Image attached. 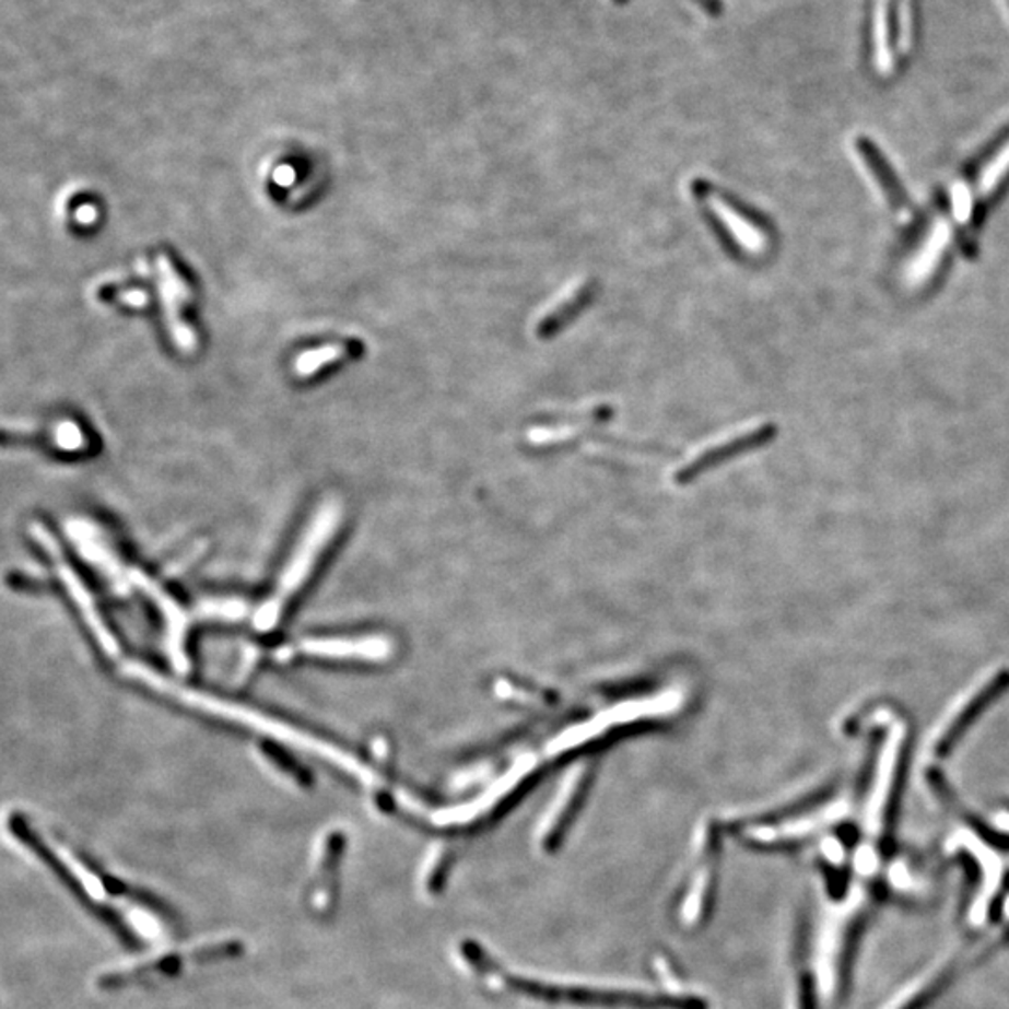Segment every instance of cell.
<instances>
[{"instance_id": "6da1fadb", "label": "cell", "mask_w": 1009, "mask_h": 1009, "mask_svg": "<svg viewBox=\"0 0 1009 1009\" xmlns=\"http://www.w3.org/2000/svg\"><path fill=\"white\" fill-rule=\"evenodd\" d=\"M460 955L477 976L503 990H511L520 997L535 998L542 1002L571 1004L585 1008H624V1009H705V1002L690 997H653L647 993L631 990L598 989L585 985H560L535 982L528 977L515 976L505 972L492 961L481 946L464 942Z\"/></svg>"}, {"instance_id": "7a4b0ae2", "label": "cell", "mask_w": 1009, "mask_h": 1009, "mask_svg": "<svg viewBox=\"0 0 1009 1009\" xmlns=\"http://www.w3.org/2000/svg\"><path fill=\"white\" fill-rule=\"evenodd\" d=\"M10 829H12L13 836L17 837V840L25 845L26 849L33 850L34 855L38 856L39 860H42V864L49 868V871L57 877L58 882L64 884L68 894H70L73 900L78 901L79 906L83 908L84 913L92 916L96 922H99V924H102L126 950H129V952H141L142 948H144V942H142L141 937L124 922L122 916L116 913L113 906L105 905L102 901L96 900V897L91 894V890L84 887L83 881L79 879L78 875L73 873V871L66 866V861L62 860V858H58L57 853H55L47 843H44V840H42L28 824H25L23 819L13 817Z\"/></svg>"}, {"instance_id": "3957f363", "label": "cell", "mask_w": 1009, "mask_h": 1009, "mask_svg": "<svg viewBox=\"0 0 1009 1009\" xmlns=\"http://www.w3.org/2000/svg\"><path fill=\"white\" fill-rule=\"evenodd\" d=\"M245 945L242 940H219L212 945L199 946L191 952L171 953L141 964L128 971L105 972L97 977V989L122 990L131 987H144L155 982H165L168 977L180 976L189 966H207V964L225 963L232 959L242 958Z\"/></svg>"}, {"instance_id": "277c9868", "label": "cell", "mask_w": 1009, "mask_h": 1009, "mask_svg": "<svg viewBox=\"0 0 1009 1009\" xmlns=\"http://www.w3.org/2000/svg\"><path fill=\"white\" fill-rule=\"evenodd\" d=\"M692 193L701 212H705L714 231L720 234L721 238L750 257H759L766 251V232L752 218H748L735 202L718 193L705 180H695L692 184Z\"/></svg>"}, {"instance_id": "5b68a950", "label": "cell", "mask_w": 1009, "mask_h": 1009, "mask_svg": "<svg viewBox=\"0 0 1009 1009\" xmlns=\"http://www.w3.org/2000/svg\"><path fill=\"white\" fill-rule=\"evenodd\" d=\"M155 270H157V289H160L163 318L167 324L171 339H173L178 350L186 352V354H193L197 347H199V337H197V331L191 328V324L184 316V310H186L191 297H193L191 286L187 284L180 271L176 270V266H174L167 253L157 255Z\"/></svg>"}, {"instance_id": "8992f818", "label": "cell", "mask_w": 1009, "mask_h": 1009, "mask_svg": "<svg viewBox=\"0 0 1009 1009\" xmlns=\"http://www.w3.org/2000/svg\"><path fill=\"white\" fill-rule=\"evenodd\" d=\"M347 850V840L342 834H331L324 845L320 866L316 869V877L307 894V906L310 914L320 922L333 918L339 900H341V866L342 856Z\"/></svg>"}, {"instance_id": "52a82bcc", "label": "cell", "mask_w": 1009, "mask_h": 1009, "mask_svg": "<svg viewBox=\"0 0 1009 1009\" xmlns=\"http://www.w3.org/2000/svg\"><path fill=\"white\" fill-rule=\"evenodd\" d=\"M79 860L83 861L84 868L89 869L94 877H96L99 884L104 887L105 892L115 897V900L129 901L133 905L141 906L144 911L154 914L161 922H165V926L171 929V931L178 937V932H184V926H181L180 914L174 911L173 906L168 905L167 901L161 900L160 895L150 892L146 888L136 887V884H129V882L118 879L115 875L109 873L107 869L97 866L96 861L86 858V856H81Z\"/></svg>"}, {"instance_id": "ba28073f", "label": "cell", "mask_w": 1009, "mask_h": 1009, "mask_svg": "<svg viewBox=\"0 0 1009 1009\" xmlns=\"http://www.w3.org/2000/svg\"><path fill=\"white\" fill-rule=\"evenodd\" d=\"M714 849H716L714 843H711V847H705L701 856L703 861L694 869V877L690 879L682 892L679 918L684 927L695 929V927L703 926V922H707L708 914L713 911L714 895H716Z\"/></svg>"}, {"instance_id": "9c48e42d", "label": "cell", "mask_w": 1009, "mask_h": 1009, "mask_svg": "<svg viewBox=\"0 0 1009 1009\" xmlns=\"http://www.w3.org/2000/svg\"><path fill=\"white\" fill-rule=\"evenodd\" d=\"M595 297H597V283L593 281L579 283L540 316L535 333L539 339H552L568 324H573V320H576L591 305Z\"/></svg>"}, {"instance_id": "30bf717a", "label": "cell", "mask_w": 1009, "mask_h": 1009, "mask_svg": "<svg viewBox=\"0 0 1009 1009\" xmlns=\"http://www.w3.org/2000/svg\"><path fill=\"white\" fill-rule=\"evenodd\" d=\"M1008 689L1009 673L1008 671H1002L985 689L977 692L976 697L963 708V713L959 714L958 718L946 729L945 735L940 737L939 744H937V753H939L940 758L952 752L953 746L958 744L959 739L966 734V729H969L972 721H976L985 708L993 705Z\"/></svg>"}, {"instance_id": "8fae6325", "label": "cell", "mask_w": 1009, "mask_h": 1009, "mask_svg": "<svg viewBox=\"0 0 1009 1009\" xmlns=\"http://www.w3.org/2000/svg\"><path fill=\"white\" fill-rule=\"evenodd\" d=\"M950 239H952V226L948 225L945 219H939L932 225L931 232L927 234L924 245L914 255L911 265L906 266L905 279L908 286H922L929 281L932 271L939 268Z\"/></svg>"}, {"instance_id": "7c38bea8", "label": "cell", "mask_w": 1009, "mask_h": 1009, "mask_svg": "<svg viewBox=\"0 0 1009 1009\" xmlns=\"http://www.w3.org/2000/svg\"><path fill=\"white\" fill-rule=\"evenodd\" d=\"M766 426H758V429H752V431H742L735 436L729 437L726 442L721 444L713 445L708 449L701 450L700 455L692 460V462L687 464L684 468H681L679 471V479L681 481H687V479H692L695 473L705 470L708 466L713 464L720 462L724 458L729 457L731 453H739V450L748 449L752 447L753 444H759L761 439H765Z\"/></svg>"}, {"instance_id": "4fadbf2b", "label": "cell", "mask_w": 1009, "mask_h": 1009, "mask_svg": "<svg viewBox=\"0 0 1009 1009\" xmlns=\"http://www.w3.org/2000/svg\"><path fill=\"white\" fill-rule=\"evenodd\" d=\"M360 347L355 342H331V344H321L318 348H309L302 354H297L292 361V371L297 378H310L320 373L326 365H333L337 361L347 360L357 354Z\"/></svg>"}, {"instance_id": "5bb4252c", "label": "cell", "mask_w": 1009, "mask_h": 1009, "mask_svg": "<svg viewBox=\"0 0 1009 1009\" xmlns=\"http://www.w3.org/2000/svg\"><path fill=\"white\" fill-rule=\"evenodd\" d=\"M890 0H875L873 44L875 64L882 75H888L894 68L892 34H890Z\"/></svg>"}, {"instance_id": "9a60e30c", "label": "cell", "mask_w": 1009, "mask_h": 1009, "mask_svg": "<svg viewBox=\"0 0 1009 1009\" xmlns=\"http://www.w3.org/2000/svg\"><path fill=\"white\" fill-rule=\"evenodd\" d=\"M1009 173V141L1004 149L998 150L997 155L982 168L979 178H977V193L982 197H989L1004 176Z\"/></svg>"}, {"instance_id": "2e32d148", "label": "cell", "mask_w": 1009, "mask_h": 1009, "mask_svg": "<svg viewBox=\"0 0 1009 1009\" xmlns=\"http://www.w3.org/2000/svg\"><path fill=\"white\" fill-rule=\"evenodd\" d=\"M950 202H952V213L955 221L961 225H966L971 221L972 212H974V197H972V189L969 184H964V181L953 184L952 189H950Z\"/></svg>"}, {"instance_id": "e0dca14e", "label": "cell", "mask_w": 1009, "mask_h": 1009, "mask_svg": "<svg viewBox=\"0 0 1009 1009\" xmlns=\"http://www.w3.org/2000/svg\"><path fill=\"white\" fill-rule=\"evenodd\" d=\"M55 442L60 449L79 450L83 449L84 432L75 421H60L55 426Z\"/></svg>"}, {"instance_id": "ac0fdd59", "label": "cell", "mask_w": 1009, "mask_h": 1009, "mask_svg": "<svg viewBox=\"0 0 1009 1009\" xmlns=\"http://www.w3.org/2000/svg\"><path fill=\"white\" fill-rule=\"evenodd\" d=\"M897 26H900L901 51H911L913 47V0L897 2Z\"/></svg>"}, {"instance_id": "d6986e66", "label": "cell", "mask_w": 1009, "mask_h": 1009, "mask_svg": "<svg viewBox=\"0 0 1009 1009\" xmlns=\"http://www.w3.org/2000/svg\"><path fill=\"white\" fill-rule=\"evenodd\" d=\"M791 1009H816V1006H813V993H811L810 974H808V972L798 971L797 976H795Z\"/></svg>"}, {"instance_id": "ffe728a7", "label": "cell", "mask_w": 1009, "mask_h": 1009, "mask_svg": "<svg viewBox=\"0 0 1009 1009\" xmlns=\"http://www.w3.org/2000/svg\"><path fill=\"white\" fill-rule=\"evenodd\" d=\"M122 302L128 303L131 307H141L146 303V294L141 290H128L126 294H122Z\"/></svg>"}, {"instance_id": "44dd1931", "label": "cell", "mask_w": 1009, "mask_h": 1009, "mask_svg": "<svg viewBox=\"0 0 1009 1009\" xmlns=\"http://www.w3.org/2000/svg\"><path fill=\"white\" fill-rule=\"evenodd\" d=\"M697 7H703L705 12H716V0H692Z\"/></svg>"}, {"instance_id": "7402d4cb", "label": "cell", "mask_w": 1009, "mask_h": 1009, "mask_svg": "<svg viewBox=\"0 0 1009 1009\" xmlns=\"http://www.w3.org/2000/svg\"><path fill=\"white\" fill-rule=\"evenodd\" d=\"M1000 4H1002L1004 13H1006V17L1009 20V0H1000Z\"/></svg>"}]
</instances>
